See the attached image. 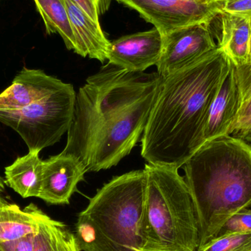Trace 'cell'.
<instances>
[{"label":"cell","instance_id":"cell-8","mask_svg":"<svg viewBox=\"0 0 251 251\" xmlns=\"http://www.w3.org/2000/svg\"><path fill=\"white\" fill-rule=\"evenodd\" d=\"M218 44L207 24L174 29L163 35V47L157 73L165 78L188 67L215 50Z\"/></svg>","mask_w":251,"mask_h":251},{"label":"cell","instance_id":"cell-2","mask_svg":"<svg viewBox=\"0 0 251 251\" xmlns=\"http://www.w3.org/2000/svg\"><path fill=\"white\" fill-rule=\"evenodd\" d=\"M231 60L217 47L188 67L162 78L141 140L151 165L179 169L205 143L211 107Z\"/></svg>","mask_w":251,"mask_h":251},{"label":"cell","instance_id":"cell-10","mask_svg":"<svg viewBox=\"0 0 251 251\" xmlns=\"http://www.w3.org/2000/svg\"><path fill=\"white\" fill-rule=\"evenodd\" d=\"M82 162L72 155L61 153L43 161L39 199L50 204H69L77 185L86 173Z\"/></svg>","mask_w":251,"mask_h":251},{"label":"cell","instance_id":"cell-1","mask_svg":"<svg viewBox=\"0 0 251 251\" xmlns=\"http://www.w3.org/2000/svg\"><path fill=\"white\" fill-rule=\"evenodd\" d=\"M157 72H129L111 65L89 76L76 94L63 153L87 172L116 166L141 138L160 89Z\"/></svg>","mask_w":251,"mask_h":251},{"label":"cell","instance_id":"cell-25","mask_svg":"<svg viewBox=\"0 0 251 251\" xmlns=\"http://www.w3.org/2000/svg\"><path fill=\"white\" fill-rule=\"evenodd\" d=\"M233 136L242 139L251 146V119L233 131Z\"/></svg>","mask_w":251,"mask_h":251},{"label":"cell","instance_id":"cell-26","mask_svg":"<svg viewBox=\"0 0 251 251\" xmlns=\"http://www.w3.org/2000/svg\"><path fill=\"white\" fill-rule=\"evenodd\" d=\"M5 191V183L4 180L0 176V193H4Z\"/></svg>","mask_w":251,"mask_h":251},{"label":"cell","instance_id":"cell-22","mask_svg":"<svg viewBox=\"0 0 251 251\" xmlns=\"http://www.w3.org/2000/svg\"><path fill=\"white\" fill-rule=\"evenodd\" d=\"M88 16L100 22V16L108 11L113 0H73Z\"/></svg>","mask_w":251,"mask_h":251},{"label":"cell","instance_id":"cell-11","mask_svg":"<svg viewBox=\"0 0 251 251\" xmlns=\"http://www.w3.org/2000/svg\"><path fill=\"white\" fill-rule=\"evenodd\" d=\"M67 83L44 71L23 68L0 94V110H19L64 88Z\"/></svg>","mask_w":251,"mask_h":251},{"label":"cell","instance_id":"cell-6","mask_svg":"<svg viewBox=\"0 0 251 251\" xmlns=\"http://www.w3.org/2000/svg\"><path fill=\"white\" fill-rule=\"evenodd\" d=\"M76 94L73 85L19 110H0V122L23 139L29 151L40 152L60 141L73 119Z\"/></svg>","mask_w":251,"mask_h":251},{"label":"cell","instance_id":"cell-12","mask_svg":"<svg viewBox=\"0 0 251 251\" xmlns=\"http://www.w3.org/2000/svg\"><path fill=\"white\" fill-rule=\"evenodd\" d=\"M241 104L235 65L231 60L229 72L211 107L205 129V142L220 136L231 135Z\"/></svg>","mask_w":251,"mask_h":251},{"label":"cell","instance_id":"cell-31","mask_svg":"<svg viewBox=\"0 0 251 251\" xmlns=\"http://www.w3.org/2000/svg\"><path fill=\"white\" fill-rule=\"evenodd\" d=\"M211 1H214V0H211Z\"/></svg>","mask_w":251,"mask_h":251},{"label":"cell","instance_id":"cell-19","mask_svg":"<svg viewBox=\"0 0 251 251\" xmlns=\"http://www.w3.org/2000/svg\"><path fill=\"white\" fill-rule=\"evenodd\" d=\"M197 251H251V231L213 239Z\"/></svg>","mask_w":251,"mask_h":251},{"label":"cell","instance_id":"cell-5","mask_svg":"<svg viewBox=\"0 0 251 251\" xmlns=\"http://www.w3.org/2000/svg\"><path fill=\"white\" fill-rule=\"evenodd\" d=\"M142 221L144 251H197V214L185 179L178 168L146 164Z\"/></svg>","mask_w":251,"mask_h":251},{"label":"cell","instance_id":"cell-14","mask_svg":"<svg viewBox=\"0 0 251 251\" xmlns=\"http://www.w3.org/2000/svg\"><path fill=\"white\" fill-rule=\"evenodd\" d=\"M219 31L213 34L218 46L222 49L236 66L250 59L251 20L228 13H218L215 17Z\"/></svg>","mask_w":251,"mask_h":251},{"label":"cell","instance_id":"cell-20","mask_svg":"<svg viewBox=\"0 0 251 251\" xmlns=\"http://www.w3.org/2000/svg\"><path fill=\"white\" fill-rule=\"evenodd\" d=\"M247 231H251V209H243L232 215L220 228L215 238Z\"/></svg>","mask_w":251,"mask_h":251},{"label":"cell","instance_id":"cell-13","mask_svg":"<svg viewBox=\"0 0 251 251\" xmlns=\"http://www.w3.org/2000/svg\"><path fill=\"white\" fill-rule=\"evenodd\" d=\"M71 24L79 47L78 54L101 63L107 60L110 41L100 26L73 0H65Z\"/></svg>","mask_w":251,"mask_h":251},{"label":"cell","instance_id":"cell-29","mask_svg":"<svg viewBox=\"0 0 251 251\" xmlns=\"http://www.w3.org/2000/svg\"><path fill=\"white\" fill-rule=\"evenodd\" d=\"M138 251H142V250H140V249H139Z\"/></svg>","mask_w":251,"mask_h":251},{"label":"cell","instance_id":"cell-18","mask_svg":"<svg viewBox=\"0 0 251 251\" xmlns=\"http://www.w3.org/2000/svg\"><path fill=\"white\" fill-rule=\"evenodd\" d=\"M31 251H82L75 233L68 226L51 218L34 234Z\"/></svg>","mask_w":251,"mask_h":251},{"label":"cell","instance_id":"cell-24","mask_svg":"<svg viewBox=\"0 0 251 251\" xmlns=\"http://www.w3.org/2000/svg\"><path fill=\"white\" fill-rule=\"evenodd\" d=\"M251 119V97L244 104H242L237 114V119L235 124L233 127L232 133L234 130L240 128L243 125L249 122ZM231 133V134H232Z\"/></svg>","mask_w":251,"mask_h":251},{"label":"cell","instance_id":"cell-7","mask_svg":"<svg viewBox=\"0 0 251 251\" xmlns=\"http://www.w3.org/2000/svg\"><path fill=\"white\" fill-rule=\"evenodd\" d=\"M136 10L162 35L197 24H209L220 13L216 0H116Z\"/></svg>","mask_w":251,"mask_h":251},{"label":"cell","instance_id":"cell-17","mask_svg":"<svg viewBox=\"0 0 251 251\" xmlns=\"http://www.w3.org/2000/svg\"><path fill=\"white\" fill-rule=\"evenodd\" d=\"M34 1L44 21L47 33L60 35L66 48L73 50L78 54L79 47L65 0H34Z\"/></svg>","mask_w":251,"mask_h":251},{"label":"cell","instance_id":"cell-23","mask_svg":"<svg viewBox=\"0 0 251 251\" xmlns=\"http://www.w3.org/2000/svg\"><path fill=\"white\" fill-rule=\"evenodd\" d=\"M235 67L243 104L251 97V59L248 63Z\"/></svg>","mask_w":251,"mask_h":251},{"label":"cell","instance_id":"cell-4","mask_svg":"<svg viewBox=\"0 0 251 251\" xmlns=\"http://www.w3.org/2000/svg\"><path fill=\"white\" fill-rule=\"evenodd\" d=\"M145 170L118 176L104 184L78 215L75 235L82 251L143 249Z\"/></svg>","mask_w":251,"mask_h":251},{"label":"cell","instance_id":"cell-27","mask_svg":"<svg viewBox=\"0 0 251 251\" xmlns=\"http://www.w3.org/2000/svg\"><path fill=\"white\" fill-rule=\"evenodd\" d=\"M194 1H211V0H194Z\"/></svg>","mask_w":251,"mask_h":251},{"label":"cell","instance_id":"cell-32","mask_svg":"<svg viewBox=\"0 0 251 251\" xmlns=\"http://www.w3.org/2000/svg\"><path fill=\"white\" fill-rule=\"evenodd\" d=\"M0 251H1V249H0Z\"/></svg>","mask_w":251,"mask_h":251},{"label":"cell","instance_id":"cell-3","mask_svg":"<svg viewBox=\"0 0 251 251\" xmlns=\"http://www.w3.org/2000/svg\"><path fill=\"white\" fill-rule=\"evenodd\" d=\"M183 168L197 214L201 248L232 215L251 209V146L233 135L220 136L205 142Z\"/></svg>","mask_w":251,"mask_h":251},{"label":"cell","instance_id":"cell-16","mask_svg":"<svg viewBox=\"0 0 251 251\" xmlns=\"http://www.w3.org/2000/svg\"><path fill=\"white\" fill-rule=\"evenodd\" d=\"M43 160L39 153L29 151L4 169V183L23 199L39 197L42 181Z\"/></svg>","mask_w":251,"mask_h":251},{"label":"cell","instance_id":"cell-28","mask_svg":"<svg viewBox=\"0 0 251 251\" xmlns=\"http://www.w3.org/2000/svg\"><path fill=\"white\" fill-rule=\"evenodd\" d=\"M251 59V50H250V59H249V60H250Z\"/></svg>","mask_w":251,"mask_h":251},{"label":"cell","instance_id":"cell-15","mask_svg":"<svg viewBox=\"0 0 251 251\" xmlns=\"http://www.w3.org/2000/svg\"><path fill=\"white\" fill-rule=\"evenodd\" d=\"M50 217L34 203L24 209L0 200V243H9L36 234Z\"/></svg>","mask_w":251,"mask_h":251},{"label":"cell","instance_id":"cell-9","mask_svg":"<svg viewBox=\"0 0 251 251\" xmlns=\"http://www.w3.org/2000/svg\"><path fill=\"white\" fill-rule=\"evenodd\" d=\"M163 35L156 28L125 35L110 42L108 64L129 72H144L156 66L162 54Z\"/></svg>","mask_w":251,"mask_h":251},{"label":"cell","instance_id":"cell-30","mask_svg":"<svg viewBox=\"0 0 251 251\" xmlns=\"http://www.w3.org/2000/svg\"><path fill=\"white\" fill-rule=\"evenodd\" d=\"M1 197H0V200H1Z\"/></svg>","mask_w":251,"mask_h":251},{"label":"cell","instance_id":"cell-21","mask_svg":"<svg viewBox=\"0 0 251 251\" xmlns=\"http://www.w3.org/2000/svg\"><path fill=\"white\" fill-rule=\"evenodd\" d=\"M220 13H228L251 20V0H216Z\"/></svg>","mask_w":251,"mask_h":251}]
</instances>
